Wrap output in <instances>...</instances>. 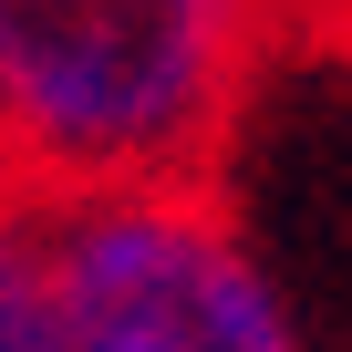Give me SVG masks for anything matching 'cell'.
Listing matches in <instances>:
<instances>
[{
    "label": "cell",
    "mask_w": 352,
    "mask_h": 352,
    "mask_svg": "<svg viewBox=\"0 0 352 352\" xmlns=\"http://www.w3.org/2000/svg\"><path fill=\"white\" fill-rule=\"evenodd\" d=\"M0 352H73L63 342L52 208H32V197H0Z\"/></svg>",
    "instance_id": "3"
},
{
    "label": "cell",
    "mask_w": 352,
    "mask_h": 352,
    "mask_svg": "<svg viewBox=\"0 0 352 352\" xmlns=\"http://www.w3.org/2000/svg\"><path fill=\"white\" fill-rule=\"evenodd\" d=\"M280 0H0V197L208 176Z\"/></svg>",
    "instance_id": "1"
},
{
    "label": "cell",
    "mask_w": 352,
    "mask_h": 352,
    "mask_svg": "<svg viewBox=\"0 0 352 352\" xmlns=\"http://www.w3.org/2000/svg\"><path fill=\"white\" fill-rule=\"evenodd\" d=\"M73 352H311L300 300L249 249L218 176H155L52 208Z\"/></svg>",
    "instance_id": "2"
}]
</instances>
